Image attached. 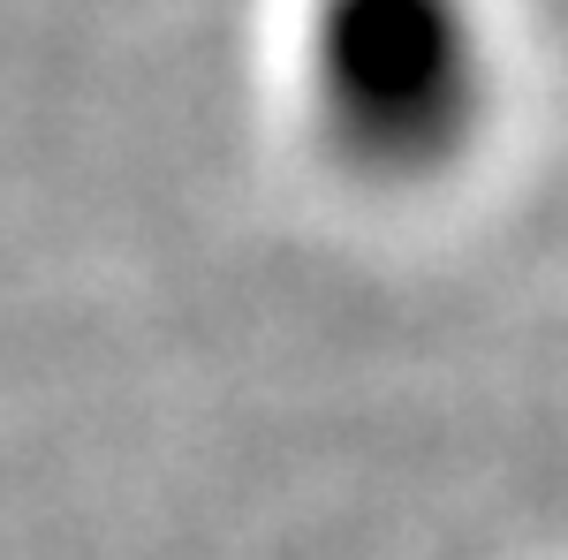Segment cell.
<instances>
[{"label": "cell", "instance_id": "cell-1", "mask_svg": "<svg viewBox=\"0 0 568 560\" xmlns=\"http://www.w3.org/2000/svg\"><path fill=\"white\" fill-rule=\"evenodd\" d=\"M304 91L356 174H439L485 122V23L470 0H311Z\"/></svg>", "mask_w": 568, "mask_h": 560}]
</instances>
